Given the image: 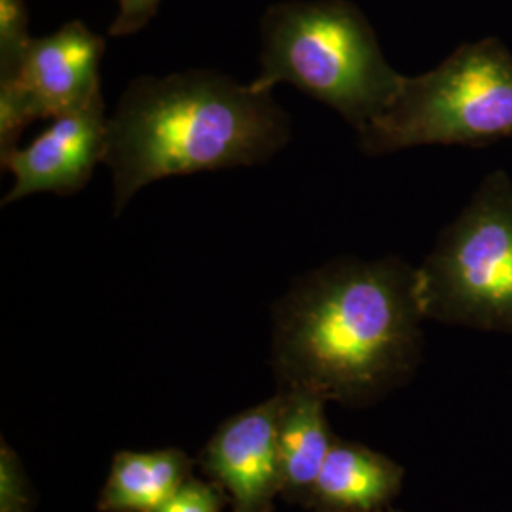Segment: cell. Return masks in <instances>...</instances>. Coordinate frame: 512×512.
Listing matches in <instances>:
<instances>
[{"label":"cell","mask_w":512,"mask_h":512,"mask_svg":"<svg viewBox=\"0 0 512 512\" xmlns=\"http://www.w3.org/2000/svg\"><path fill=\"white\" fill-rule=\"evenodd\" d=\"M423 317L490 332H512V179L484 177L469 203L416 268Z\"/></svg>","instance_id":"obj_5"},{"label":"cell","mask_w":512,"mask_h":512,"mask_svg":"<svg viewBox=\"0 0 512 512\" xmlns=\"http://www.w3.org/2000/svg\"><path fill=\"white\" fill-rule=\"evenodd\" d=\"M184 484V465L177 454H122L116 459L107 503L122 511L154 512Z\"/></svg>","instance_id":"obj_11"},{"label":"cell","mask_w":512,"mask_h":512,"mask_svg":"<svg viewBox=\"0 0 512 512\" xmlns=\"http://www.w3.org/2000/svg\"><path fill=\"white\" fill-rule=\"evenodd\" d=\"M291 116L272 92L196 69L135 78L109 116L105 162L114 217L167 177L272 160L291 141Z\"/></svg>","instance_id":"obj_2"},{"label":"cell","mask_w":512,"mask_h":512,"mask_svg":"<svg viewBox=\"0 0 512 512\" xmlns=\"http://www.w3.org/2000/svg\"><path fill=\"white\" fill-rule=\"evenodd\" d=\"M378 37L349 0H293L262 18L260 73L251 86L289 84L336 110L359 133L380 116L403 84Z\"/></svg>","instance_id":"obj_3"},{"label":"cell","mask_w":512,"mask_h":512,"mask_svg":"<svg viewBox=\"0 0 512 512\" xmlns=\"http://www.w3.org/2000/svg\"><path fill=\"white\" fill-rule=\"evenodd\" d=\"M416 268L397 256L340 258L311 272L277 313V359L304 389L361 399L401 380L420 355Z\"/></svg>","instance_id":"obj_1"},{"label":"cell","mask_w":512,"mask_h":512,"mask_svg":"<svg viewBox=\"0 0 512 512\" xmlns=\"http://www.w3.org/2000/svg\"><path fill=\"white\" fill-rule=\"evenodd\" d=\"M401 480L403 471L393 461L361 446L336 444L313 490L327 505L368 512L397 494Z\"/></svg>","instance_id":"obj_9"},{"label":"cell","mask_w":512,"mask_h":512,"mask_svg":"<svg viewBox=\"0 0 512 512\" xmlns=\"http://www.w3.org/2000/svg\"><path fill=\"white\" fill-rule=\"evenodd\" d=\"M21 475L18 473V465L14 463L12 454L6 450L2 452V512H23V484Z\"/></svg>","instance_id":"obj_15"},{"label":"cell","mask_w":512,"mask_h":512,"mask_svg":"<svg viewBox=\"0 0 512 512\" xmlns=\"http://www.w3.org/2000/svg\"><path fill=\"white\" fill-rule=\"evenodd\" d=\"M319 393L298 387V393L279 414L281 480L293 488H313L329 456V429Z\"/></svg>","instance_id":"obj_10"},{"label":"cell","mask_w":512,"mask_h":512,"mask_svg":"<svg viewBox=\"0 0 512 512\" xmlns=\"http://www.w3.org/2000/svg\"><path fill=\"white\" fill-rule=\"evenodd\" d=\"M103 54L105 38L82 21L33 38L18 74L0 82V158L19 147L35 120H55L101 95Z\"/></svg>","instance_id":"obj_6"},{"label":"cell","mask_w":512,"mask_h":512,"mask_svg":"<svg viewBox=\"0 0 512 512\" xmlns=\"http://www.w3.org/2000/svg\"><path fill=\"white\" fill-rule=\"evenodd\" d=\"M357 137L361 152L372 158L512 139V52L495 37L461 44L429 73L404 76L387 109Z\"/></svg>","instance_id":"obj_4"},{"label":"cell","mask_w":512,"mask_h":512,"mask_svg":"<svg viewBox=\"0 0 512 512\" xmlns=\"http://www.w3.org/2000/svg\"><path fill=\"white\" fill-rule=\"evenodd\" d=\"M154 512H219L217 495L198 482H184L160 509Z\"/></svg>","instance_id":"obj_14"},{"label":"cell","mask_w":512,"mask_h":512,"mask_svg":"<svg viewBox=\"0 0 512 512\" xmlns=\"http://www.w3.org/2000/svg\"><path fill=\"white\" fill-rule=\"evenodd\" d=\"M31 42L25 0H0V82L18 74Z\"/></svg>","instance_id":"obj_12"},{"label":"cell","mask_w":512,"mask_h":512,"mask_svg":"<svg viewBox=\"0 0 512 512\" xmlns=\"http://www.w3.org/2000/svg\"><path fill=\"white\" fill-rule=\"evenodd\" d=\"M109 116L103 93L82 109L55 118L27 147L2 156V169L14 175V186L2 205L50 192L71 196L90 183L95 165L105 162Z\"/></svg>","instance_id":"obj_7"},{"label":"cell","mask_w":512,"mask_h":512,"mask_svg":"<svg viewBox=\"0 0 512 512\" xmlns=\"http://www.w3.org/2000/svg\"><path fill=\"white\" fill-rule=\"evenodd\" d=\"M162 0H118V16L110 25V37H129L145 29L156 16Z\"/></svg>","instance_id":"obj_13"},{"label":"cell","mask_w":512,"mask_h":512,"mask_svg":"<svg viewBox=\"0 0 512 512\" xmlns=\"http://www.w3.org/2000/svg\"><path fill=\"white\" fill-rule=\"evenodd\" d=\"M277 401L230 421L211 444V467L238 501L239 511L264 507L281 482Z\"/></svg>","instance_id":"obj_8"}]
</instances>
